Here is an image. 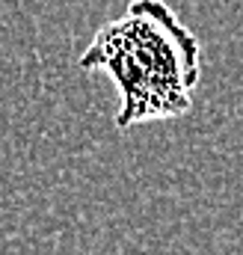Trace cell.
Masks as SVG:
<instances>
[{
	"instance_id": "obj_1",
	"label": "cell",
	"mask_w": 243,
	"mask_h": 255,
	"mask_svg": "<svg viewBox=\"0 0 243 255\" xmlns=\"http://www.w3.org/2000/svg\"><path fill=\"white\" fill-rule=\"evenodd\" d=\"M83 71H104L116 92V128L178 119L193 110L202 80V42L163 0H130L119 18L95 30L77 57Z\"/></svg>"
}]
</instances>
